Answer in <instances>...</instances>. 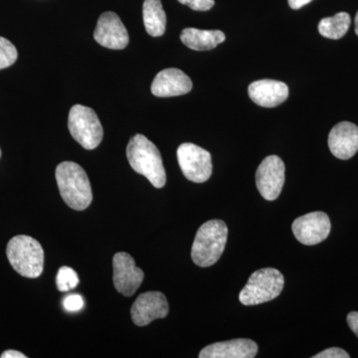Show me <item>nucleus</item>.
<instances>
[{
  "label": "nucleus",
  "mask_w": 358,
  "mask_h": 358,
  "mask_svg": "<svg viewBox=\"0 0 358 358\" xmlns=\"http://www.w3.org/2000/svg\"><path fill=\"white\" fill-rule=\"evenodd\" d=\"M127 157L136 173L148 179L155 188L166 183V173L159 148L143 134H136L127 147Z\"/></svg>",
  "instance_id": "obj_1"
},
{
  "label": "nucleus",
  "mask_w": 358,
  "mask_h": 358,
  "mask_svg": "<svg viewBox=\"0 0 358 358\" xmlns=\"http://www.w3.org/2000/svg\"><path fill=\"white\" fill-rule=\"evenodd\" d=\"M56 180L65 203L77 211L88 208L93 200L91 183L83 167L73 162H61L56 169Z\"/></svg>",
  "instance_id": "obj_2"
},
{
  "label": "nucleus",
  "mask_w": 358,
  "mask_h": 358,
  "mask_svg": "<svg viewBox=\"0 0 358 358\" xmlns=\"http://www.w3.org/2000/svg\"><path fill=\"white\" fill-rule=\"evenodd\" d=\"M227 238L228 227L222 220L214 219L200 226L192 248L195 265L206 268L217 262L222 256Z\"/></svg>",
  "instance_id": "obj_3"
},
{
  "label": "nucleus",
  "mask_w": 358,
  "mask_h": 358,
  "mask_svg": "<svg viewBox=\"0 0 358 358\" xmlns=\"http://www.w3.org/2000/svg\"><path fill=\"white\" fill-rule=\"evenodd\" d=\"M6 255L14 270L23 277L35 279L43 272V248L34 238L26 235L13 237L7 244Z\"/></svg>",
  "instance_id": "obj_4"
},
{
  "label": "nucleus",
  "mask_w": 358,
  "mask_h": 358,
  "mask_svg": "<svg viewBox=\"0 0 358 358\" xmlns=\"http://www.w3.org/2000/svg\"><path fill=\"white\" fill-rule=\"evenodd\" d=\"M285 286L284 275L274 268H264L250 275L248 282L240 292V303L257 306L275 300Z\"/></svg>",
  "instance_id": "obj_5"
},
{
  "label": "nucleus",
  "mask_w": 358,
  "mask_h": 358,
  "mask_svg": "<svg viewBox=\"0 0 358 358\" xmlns=\"http://www.w3.org/2000/svg\"><path fill=\"white\" fill-rule=\"evenodd\" d=\"M68 128L74 140L86 150H95L103 140L102 124L91 108L75 105L70 110Z\"/></svg>",
  "instance_id": "obj_6"
},
{
  "label": "nucleus",
  "mask_w": 358,
  "mask_h": 358,
  "mask_svg": "<svg viewBox=\"0 0 358 358\" xmlns=\"http://www.w3.org/2000/svg\"><path fill=\"white\" fill-rule=\"evenodd\" d=\"M178 160L183 176L192 182L202 183L208 180L212 174L210 152L186 143L178 148Z\"/></svg>",
  "instance_id": "obj_7"
},
{
  "label": "nucleus",
  "mask_w": 358,
  "mask_h": 358,
  "mask_svg": "<svg viewBox=\"0 0 358 358\" xmlns=\"http://www.w3.org/2000/svg\"><path fill=\"white\" fill-rule=\"evenodd\" d=\"M285 164L278 155H270L261 162L256 173V185L263 199L274 201L285 185Z\"/></svg>",
  "instance_id": "obj_8"
},
{
  "label": "nucleus",
  "mask_w": 358,
  "mask_h": 358,
  "mask_svg": "<svg viewBox=\"0 0 358 358\" xmlns=\"http://www.w3.org/2000/svg\"><path fill=\"white\" fill-rule=\"evenodd\" d=\"M292 229L299 242L312 246L322 243L329 237L331 224L324 212L317 211L296 218L292 225Z\"/></svg>",
  "instance_id": "obj_9"
},
{
  "label": "nucleus",
  "mask_w": 358,
  "mask_h": 358,
  "mask_svg": "<svg viewBox=\"0 0 358 358\" xmlns=\"http://www.w3.org/2000/svg\"><path fill=\"white\" fill-rule=\"evenodd\" d=\"M115 288L124 296H131L140 288L145 279L143 270L136 267L133 257L126 252H120L113 258Z\"/></svg>",
  "instance_id": "obj_10"
},
{
  "label": "nucleus",
  "mask_w": 358,
  "mask_h": 358,
  "mask_svg": "<svg viewBox=\"0 0 358 358\" xmlns=\"http://www.w3.org/2000/svg\"><path fill=\"white\" fill-rule=\"evenodd\" d=\"M169 301L160 292H147L140 294L134 301L131 315L134 324L145 327L152 320L164 319L169 315Z\"/></svg>",
  "instance_id": "obj_11"
},
{
  "label": "nucleus",
  "mask_w": 358,
  "mask_h": 358,
  "mask_svg": "<svg viewBox=\"0 0 358 358\" xmlns=\"http://www.w3.org/2000/svg\"><path fill=\"white\" fill-rule=\"evenodd\" d=\"M94 38L106 48L122 50L128 46L129 38L121 18L112 11L103 13L99 18Z\"/></svg>",
  "instance_id": "obj_12"
},
{
  "label": "nucleus",
  "mask_w": 358,
  "mask_h": 358,
  "mask_svg": "<svg viewBox=\"0 0 358 358\" xmlns=\"http://www.w3.org/2000/svg\"><path fill=\"white\" fill-rule=\"evenodd\" d=\"M192 90V79L176 68L160 71L152 84V95L159 98L185 95Z\"/></svg>",
  "instance_id": "obj_13"
},
{
  "label": "nucleus",
  "mask_w": 358,
  "mask_h": 358,
  "mask_svg": "<svg viewBox=\"0 0 358 358\" xmlns=\"http://www.w3.org/2000/svg\"><path fill=\"white\" fill-rule=\"evenodd\" d=\"M329 148L339 159H352L358 152V127L350 122L334 126L329 134Z\"/></svg>",
  "instance_id": "obj_14"
},
{
  "label": "nucleus",
  "mask_w": 358,
  "mask_h": 358,
  "mask_svg": "<svg viewBox=\"0 0 358 358\" xmlns=\"http://www.w3.org/2000/svg\"><path fill=\"white\" fill-rule=\"evenodd\" d=\"M248 94L257 105L264 108H275L288 99L289 87L275 80H259L250 84Z\"/></svg>",
  "instance_id": "obj_15"
},
{
  "label": "nucleus",
  "mask_w": 358,
  "mask_h": 358,
  "mask_svg": "<svg viewBox=\"0 0 358 358\" xmlns=\"http://www.w3.org/2000/svg\"><path fill=\"white\" fill-rule=\"evenodd\" d=\"M258 353L255 341L248 338L216 343L205 346L199 353L200 358H254Z\"/></svg>",
  "instance_id": "obj_16"
},
{
  "label": "nucleus",
  "mask_w": 358,
  "mask_h": 358,
  "mask_svg": "<svg viewBox=\"0 0 358 358\" xmlns=\"http://www.w3.org/2000/svg\"><path fill=\"white\" fill-rule=\"evenodd\" d=\"M225 34L220 30H200L185 28L180 34V40L188 48L195 51H208L225 41Z\"/></svg>",
  "instance_id": "obj_17"
},
{
  "label": "nucleus",
  "mask_w": 358,
  "mask_h": 358,
  "mask_svg": "<svg viewBox=\"0 0 358 358\" xmlns=\"http://www.w3.org/2000/svg\"><path fill=\"white\" fill-rule=\"evenodd\" d=\"M143 23L150 36H162L166 29V14L162 0H145L143 6Z\"/></svg>",
  "instance_id": "obj_18"
},
{
  "label": "nucleus",
  "mask_w": 358,
  "mask_h": 358,
  "mask_svg": "<svg viewBox=\"0 0 358 358\" xmlns=\"http://www.w3.org/2000/svg\"><path fill=\"white\" fill-rule=\"evenodd\" d=\"M350 14L339 13L333 17H326L320 20L319 23V32L322 36L326 38L338 40L343 38L346 32L350 29Z\"/></svg>",
  "instance_id": "obj_19"
},
{
  "label": "nucleus",
  "mask_w": 358,
  "mask_h": 358,
  "mask_svg": "<svg viewBox=\"0 0 358 358\" xmlns=\"http://www.w3.org/2000/svg\"><path fill=\"white\" fill-rule=\"evenodd\" d=\"M56 285H57L58 291H71L79 285V277L72 268L63 266L59 268L57 277H56Z\"/></svg>",
  "instance_id": "obj_20"
},
{
  "label": "nucleus",
  "mask_w": 358,
  "mask_h": 358,
  "mask_svg": "<svg viewBox=\"0 0 358 358\" xmlns=\"http://www.w3.org/2000/svg\"><path fill=\"white\" fill-rule=\"evenodd\" d=\"M15 46L9 40L0 36V70L10 67L17 60Z\"/></svg>",
  "instance_id": "obj_21"
},
{
  "label": "nucleus",
  "mask_w": 358,
  "mask_h": 358,
  "mask_svg": "<svg viewBox=\"0 0 358 358\" xmlns=\"http://www.w3.org/2000/svg\"><path fill=\"white\" fill-rule=\"evenodd\" d=\"M63 307L67 312H79L84 307L83 298L80 294H70V296H66L64 301H63Z\"/></svg>",
  "instance_id": "obj_22"
},
{
  "label": "nucleus",
  "mask_w": 358,
  "mask_h": 358,
  "mask_svg": "<svg viewBox=\"0 0 358 358\" xmlns=\"http://www.w3.org/2000/svg\"><path fill=\"white\" fill-rule=\"evenodd\" d=\"M178 2L196 11L209 10L215 4L214 0H178Z\"/></svg>",
  "instance_id": "obj_23"
},
{
  "label": "nucleus",
  "mask_w": 358,
  "mask_h": 358,
  "mask_svg": "<svg viewBox=\"0 0 358 358\" xmlns=\"http://www.w3.org/2000/svg\"><path fill=\"white\" fill-rule=\"evenodd\" d=\"M350 355L338 348H331L313 355V358H348Z\"/></svg>",
  "instance_id": "obj_24"
},
{
  "label": "nucleus",
  "mask_w": 358,
  "mask_h": 358,
  "mask_svg": "<svg viewBox=\"0 0 358 358\" xmlns=\"http://www.w3.org/2000/svg\"><path fill=\"white\" fill-rule=\"evenodd\" d=\"M348 324L350 326V329L355 334V336L358 338V313L352 312L348 313Z\"/></svg>",
  "instance_id": "obj_25"
},
{
  "label": "nucleus",
  "mask_w": 358,
  "mask_h": 358,
  "mask_svg": "<svg viewBox=\"0 0 358 358\" xmlns=\"http://www.w3.org/2000/svg\"><path fill=\"white\" fill-rule=\"evenodd\" d=\"M313 0H288L289 6L292 9H300L301 7L307 6Z\"/></svg>",
  "instance_id": "obj_26"
},
{
  "label": "nucleus",
  "mask_w": 358,
  "mask_h": 358,
  "mask_svg": "<svg viewBox=\"0 0 358 358\" xmlns=\"http://www.w3.org/2000/svg\"><path fill=\"white\" fill-rule=\"evenodd\" d=\"M1 358H26V355L16 350H7L2 353Z\"/></svg>",
  "instance_id": "obj_27"
},
{
  "label": "nucleus",
  "mask_w": 358,
  "mask_h": 358,
  "mask_svg": "<svg viewBox=\"0 0 358 358\" xmlns=\"http://www.w3.org/2000/svg\"><path fill=\"white\" fill-rule=\"evenodd\" d=\"M355 33L358 35V13H357V16H355Z\"/></svg>",
  "instance_id": "obj_28"
},
{
  "label": "nucleus",
  "mask_w": 358,
  "mask_h": 358,
  "mask_svg": "<svg viewBox=\"0 0 358 358\" xmlns=\"http://www.w3.org/2000/svg\"><path fill=\"white\" fill-rule=\"evenodd\" d=\"M0 157H1V150H0Z\"/></svg>",
  "instance_id": "obj_29"
}]
</instances>
